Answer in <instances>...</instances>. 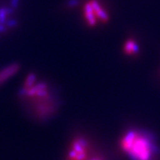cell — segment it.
I'll return each mask as SVG.
<instances>
[{
    "label": "cell",
    "instance_id": "3957f363",
    "mask_svg": "<svg viewBox=\"0 0 160 160\" xmlns=\"http://www.w3.org/2000/svg\"><path fill=\"white\" fill-rule=\"evenodd\" d=\"M19 66L18 64H12L4 68L0 71V85L5 83L7 80L15 75L19 71Z\"/></svg>",
    "mask_w": 160,
    "mask_h": 160
},
{
    "label": "cell",
    "instance_id": "8992f818",
    "mask_svg": "<svg viewBox=\"0 0 160 160\" xmlns=\"http://www.w3.org/2000/svg\"><path fill=\"white\" fill-rule=\"evenodd\" d=\"M5 25L9 28H14L17 25V21H16V20L11 19V20H8V21L6 22Z\"/></svg>",
    "mask_w": 160,
    "mask_h": 160
},
{
    "label": "cell",
    "instance_id": "ba28073f",
    "mask_svg": "<svg viewBox=\"0 0 160 160\" xmlns=\"http://www.w3.org/2000/svg\"><path fill=\"white\" fill-rule=\"evenodd\" d=\"M18 2H19V0H12V6L13 8H17L18 5Z\"/></svg>",
    "mask_w": 160,
    "mask_h": 160
},
{
    "label": "cell",
    "instance_id": "7a4b0ae2",
    "mask_svg": "<svg viewBox=\"0 0 160 160\" xmlns=\"http://www.w3.org/2000/svg\"><path fill=\"white\" fill-rule=\"evenodd\" d=\"M90 145L83 137H77L72 140L68 149L66 160H88Z\"/></svg>",
    "mask_w": 160,
    "mask_h": 160
},
{
    "label": "cell",
    "instance_id": "5b68a950",
    "mask_svg": "<svg viewBox=\"0 0 160 160\" xmlns=\"http://www.w3.org/2000/svg\"><path fill=\"white\" fill-rule=\"evenodd\" d=\"M12 10L9 8H0V24H6V17L11 13Z\"/></svg>",
    "mask_w": 160,
    "mask_h": 160
},
{
    "label": "cell",
    "instance_id": "277c9868",
    "mask_svg": "<svg viewBox=\"0 0 160 160\" xmlns=\"http://www.w3.org/2000/svg\"><path fill=\"white\" fill-rule=\"evenodd\" d=\"M84 17H85V19L87 23L88 24V25L91 26V27L94 26L97 23V20L98 19L94 13L93 8H92V6L90 2L86 3L84 6Z\"/></svg>",
    "mask_w": 160,
    "mask_h": 160
},
{
    "label": "cell",
    "instance_id": "9c48e42d",
    "mask_svg": "<svg viewBox=\"0 0 160 160\" xmlns=\"http://www.w3.org/2000/svg\"><path fill=\"white\" fill-rule=\"evenodd\" d=\"M88 160H102V159L99 157H93V158H90Z\"/></svg>",
    "mask_w": 160,
    "mask_h": 160
},
{
    "label": "cell",
    "instance_id": "52a82bcc",
    "mask_svg": "<svg viewBox=\"0 0 160 160\" xmlns=\"http://www.w3.org/2000/svg\"><path fill=\"white\" fill-rule=\"evenodd\" d=\"M68 4L70 7H74V6L77 5L78 0H69Z\"/></svg>",
    "mask_w": 160,
    "mask_h": 160
},
{
    "label": "cell",
    "instance_id": "6da1fadb",
    "mask_svg": "<svg viewBox=\"0 0 160 160\" xmlns=\"http://www.w3.org/2000/svg\"><path fill=\"white\" fill-rule=\"evenodd\" d=\"M120 147L133 160H151L153 153L148 138L133 131L124 136L120 141Z\"/></svg>",
    "mask_w": 160,
    "mask_h": 160
}]
</instances>
